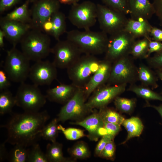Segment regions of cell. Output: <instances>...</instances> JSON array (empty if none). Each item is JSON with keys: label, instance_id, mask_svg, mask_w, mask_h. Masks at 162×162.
<instances>
[{"label": "cell", "instance_id": "2", "mask_svg": "<svg viewBox=\"0 0 162 162\" xmlns=\"http://www.w3.org/2000/svg\"><path fill=\"white\" fill-rule=\"evenodd\" d=\"M67 39L74 43L83 53L95 56L105 53L109 37L101 31L73 30L67 32Z\"/></svg>", "mask_w": 162, "mask_h": 162}, {"label": "cell", "instance_id": "16", "mask_svg": "<svg viewBox=\"0 0 162 162\" xmlns=\"http://www.w3.org/2000/svg\"><path fill=\"white\" fill-rule=\"evenodd\" d=\"M71 124L81 126L88 132L87 137L91 140L97 141L106 134L104 122L98 111H93L82 119L71 122Z\"/></svg>", "mask_w": 162, "mask_h": 162}, {"label": "cell", "instance_id": "19", "mask_svg": "<svg viewBox=\"0 0 162 162\" xmlns=\"http://www.w3.org/2000/svg\"><path fill=\"white\" fill-rule=\"evenodd\" d=\"M128 7L130 18L134 20H148L155 14L150 0H128Z\"/></svg>", "mask_w": 162, "mask_h": 162}, {"label": "cell", "instance_id": "49", "mask_svg": "<svg viewBox=\"0 0 162 162\" xmlns=\"http://www.w3.org/2000/svg\"><path fill=\"white\" fill-rule=\"evenodd\" d=\"M80 0H58L61 4L72 5L78 2Z\"/></svg>", "mask_w": 162, "mask_h": 162}, {"label": "cell", "instance_id": "28", "mask_svg": "<svg viewBox=\"0 0 162 162\" xmlns=\"http://www.w3.org/2000/svg\"><path fill=\"white\" fill-rule=\"evenodd\" d=\"M68 151L71 158L75 160L87 158L90 157L91 154L88 145L82 141L76 142L68 149Z\"/></svg>", "mask_w": 162, "mask_h": 162}, {"label": "cell", "instance_id": "17", "mask_svg": "<svg viewBox=\"0 0 162 162\" xmlns=\"http://www.w3.org/2000/svg\"><path fill=\"white\" fill-rule=\"evenodd\" d=\"M0 26L4 33L5 38L15 46L31 29L29 24L7 20L2 17L0 19Z\"/></svg>", "mask_w": 162, "mask_h": 162}, {"label": "cell", "instance_id": "26", "mask_svg": "<svg viewBox=\"0 0 162 162\" xmlns=\"http://www.w3.org/2000/svg\"><path fill=\"white\" fill-rule=\"evenodd\" d=\"M138 79L142 85L149 88H156L158 86L157 79L152 71L143 64L138 68Z\"/></svg>", "mask_w": 162, "mask_h": 162}, {"label": "cell", "instance_id": "34", "mask_svg": "<svg viewBox=\"0 0 162 162\" xmlns=\"http://www.w3.org/2000/svg\"><path fill=\"white\" fill-rule=\"evenodd\" d=\"M28 148L24 146L16 145L8 152L7 159L11 162L27 161Z\"/></svg>", "mask_w": 162, "mask_h": 162}, {"label": "cell", "instance_id": "44", "mask_svg": "<svg viewBox=\"0 0 162 162\" xmlns=\"http://www.w3.org/2000/svg\"><path fill=\"white\" fill-rule=\"evenodd\" d=\"M21 0H0V13L1 14L13 7Z\"/></svg>", "mask_w": 162, "mask_h": 162}, {"label": "cell", "instance_id": "3", "mask_svg": "<svg viewBox=\"0 0 162 162\" xmlns=\"http://www.w3.org/2000/svg\"><path fill=\"white\" fill-rule=\"evenodd\" d=\"M50 43L49 35L31 29L20 43L22 52L30 61L36 62L46 58L51 53Z\"/></svg>", "mask_w": 162, "mask_h": 162}, {"label": "cell", "instance_id": "21", "mask_svg": "<svg viewBox=\"0 0 162 162\" xmlns=\"http://www.w3.org/2000/svg\"><path fill=\"white\" fill-rule=\"evenodd\" d=\"M152 27L148 20H134L130 18L128 19L124 29L136 39L150 37V32Z\"/></svg>", "mask_w": 162, "mask_h": 162}, {"label": "cell", "instance_id": "51", "mask_svg": "<svg viewBox=\"0 0 162 162\" xmlns=\"http://www.w3.org/2000/svg\"><path fill=\"white\" fill-rule=\"evenodd\" d=\"M158 74L159 78L162 80V69L158 71Z\"/></svg>", "mask_w": 162, "mask_h": 162}, {"label": "cell", "instance_id": "43", "mask_svg": "<svg viewBox=\"0 0 162 162\" xmlns=\"http://www.w3.org/2000/svg\"><path fill=\"white\" fill-rule=\"evenodd\" d=\"M161 51H162V43L160 42L153 40L151 39L149 44L148 50L147 58L150 57L151 54L152 53L154 52L157 53Z\"/></svg>", "mask_w": 162, "mask_h": 162}, {"label": "cell", "instance_id": "45", "mask_svg": "<svg viewBox=\"0 0 162 162\" xmlns=\"http://www.w3.org/2000/svg\"><path fill=\"white\" fill-rule=\"evenodd\" d=\"M152 4L155 14L158 18L160 25L162 26V0H153Z\"/></svg>", "mask_w": 162, "mask_h": 162}, {"label": "cell", "instance_id": "46", "mask_svg": "<svg viewBox=\"0 0 162 162\" xmlns=\"http://www.w3.org/2000/svg\"><path fill=\"white\" fill-rule=\"evenodd\" d=\"M150 36L152 40L162 42V30L155 27L152 26L150 32Z\"/></svg>", "mask_w": 162, "mask_h": 162}, {"label": "cell", "instance_id": "36", "mask_svg": "<svg viewBox=\"0 0 162 162\" xmlns=\"http://www.w3.org/2000/svg\"><path fill=\"white\" fill-rule=\"evenodd\" d=\"M104 5L125 15L129 14L128 0H101Z\"/></svg>", "mask_w": 162, "mask_h": 162}, {"label": "cell", "instance_id": "18", "mask_svg": "<svg viewBox=\"0 0 162 162\" xmlns=\"http://www.w3.org/2000/svg\"><path fill=\"white\" fill-rule=\"evenodd\" d=\"M112 64L104 58L101 60L98 69L83 88L86 100L95 90L106 83L110 76Z\"/></svg>", "mask_w": 162, "mask_h": 162}, {"label": "cell", "instance_id": "8", "mask_svg": "<svg viewBox=\"0 0 162 162\" xmlns=\"http://www.w3.org/2000/svg\"><path fill=\"white\" fill-rule=\"evenodd\" d=\"M20 83L15 96L16 105L25 112L39 111L46 102V95L42 93L37 86L24 82Z\"/></svg>", "mask_w": 162, "mask_h": 162}, {"label": "cell", "instance_id": "22", "mask_svg": "<svg viewBox=\"0 0 162 162\" xmlns=\"http://www.w3.org/2000/svg\"><path fill=\"white\" fill-rule=\"evenodd\" d=\"M30 2L29 0H26L22 5L2 18L7 20L30 24L31 20L30 10L28 8Z\"/></svg>", "mask_w": 162, "mask_h": 162}, {"label": "cell", "instance_id": "25", "mask_svg": "<svg viewBox=\"0 0 162 162\" xmlns=\"http://www.w3.org/2000/svg\"><path fill=\"white\" fill-rule=\"evenodd\" d=\"M52 25L50 35L57 41L60 37L66 32V24L65 14L59 10L53 14L50 18Z\"/></svg>", "mask_w": 162, "mask_h": 162}, {"label": "cell", "instance_id": "24", "mask_svg": "<svg viewBox=\"0 0 162 162\" xmlns=\"http://www.w3.org/2000/svg\"><path fill=\"white\" fill-rule=\"evenodd\" d=\"M63 145L56 141L48 143L46 147L45 153L49 162H73L75 160L71 158L64 156Z\"/></svg>", "mask_w": 162, "mask_h": 162}, {"label": "cell", "instance_id": "35", "mask_svg": "<svg viewBox=\"0 0 162 162\" xmlns=\"http://www.w3.org/2000/svg\"><path fill=\"white\" fill-rule=\"evenodd\" d=\"M28 149L26 162H49L45 154L41 151L38 143L34 144Z\"/></svg>", "mask_w": 162, "mask_h": 162}, {"label": "cell", "instance_id": "52", "mask_svg": "<svg viewBox=\"0 0 162 162\" xmlns=\"http://www.w3.org/2000/svg\"><path fill=\"white\" fill-rule=\"evenodd\" d=\"M30 2H35L37 0H29Z\"/></svg>", "mask_w": 162, "mask_h": 162}, {"label": "cell", "instance_id": "47", "mask_svg": "<svg viewBox=\"0 0 162 162\" xmlns=\"http://www.w3.org/2000/svg\"><path fill=\"white\" fill-rule=\"evenodd\" d=\"M6 142L1 144L0 146V161H2L7 159L8 153L7 152L5 146Z\"/></svg>", "mask_w": 162, "mask_h": 162}, {"label": "cell", "instance_id": "39", "mask_svg": "<svg viewBox=\"0 0 162 162\" xmlns=\"http://www.w3.org/2000/svg\"><path fill=\"white\" fill-rule=\"evenodd\" d=\"M114 137L106 134L102 136L97 143L94 150L95 156L99 157L101 152L106 145L110 142L114 140Z\"/></svg>", "mask_w": 162, "mask_h": 162}, {"label": "cell", "instance_id": "33", "mask_svg": "<svg viewBox=\"0 0 162 162\" xmlns=\"http://www.w3.org/2000/svg\"><path fill=\"white\" fill-rule=\"evenodd\" d=\"M114 101L117 110L121 112L129 114L134 111L136 103V99L135 98H128L119 96L116 97Z\"/></svg>", "mask_w": 162, "mask_h": 162}, {"label": "cell", "instance_id": "29", "mask_svg": "<svg viewBox=\"0 0 162 162\" xmlns=\"http://www.w3.org/2000/svg\"><path fill=\"white\" fill-rule=\"evenodd\" d=\"M16 105L15 96L8 89L1 91L0 93V114L3 115L11 113L14 106Z\"/></svg>", "mask_w": 162, "mask_h": 162}, {"label": "cell", "instance_id": "13", "mask_svg": "<svg viewBox=\"0 0 162 162\" xmlns=\"http://www.w3.org/2000/svg\"><path fill=\"white\" fill-rule=\"evenodd\" d=\"M60 4L58 0H37L33 2L30 10L31 29L42 31L43 25L59 10Z\"/></svg>", "mask_w": 162, "mask_h": 162}, {"label": "cell", "instance_id": "20", "mask_svg": "<svg viewBox=\"0 0 162 162\" xmlns=\"http://www.w3.org/2000/svg\"><path fill=\"white\" fill-rule=\"evenodd\" d=\"M78 88L71 83L67 85L61 83L46 91V98L50 101L63 104L73 96Z\"/></svg>", "mask_w": 162, "mask_h": 162}, {"label": "cell", "instance_id": "7", "mask_svg": "<svg viewBox=\"0 0 162 162\" xmlns=\"http://www.w3.org/2000/svg\"><path fill=\"white\" fill-rule=\"evenodd\" d=\"M86 100L83 89L78 88L73 96L61 108L57 118L58 122L80 121L92 113L94 110L87 106Z\"/></svg>", "mask_w": 162, "mask_h": 162}, {"label": "cell", "instance_id": "12", "mask_svg": "<svg viewBox=\"0 0 162 162\" xmlns=\"http://www.w3.org/2000/svg\"><path fill=\"white\" fill-rule=\"evenodd\" d=\"M54 57L53 62L57 68L67 69L74 63L83 53L74 43L66 39L57 41L51 49Z\"/></svg>", "mask_w": 162, "mask_h": 162}, {"label": "cell", "instance_id": "42", "mask_svg": "<svg viewBox=\"0 0 162 162\" xmlns=\"http://www.w3.org/2000/svg\"><path fill=\"white\" fill-rule=\"evenodd\" d=\"M10 81L4 70H0V91L7 89L11 85Z\"/></svg>", "mask_w": 162, "mask_h": 162}, {"label": "cell", "instance_id": "27", "mask_svg": "<svg viewBox=\"0 0 162 162\" xmlns=\"http://www.w3.org/2000/svg\"><path fill=\"white\" fill-rule=\"evenodd\" d=\"M151 40L150 37H146L135 41L130 53L133 58L146 59L147 58L149 44Z\"/></svg>", "mask_w": 162, "mask_h": 162}, {"label": "cell", "instance_id": "38", "mask_svg": "<svg viewBox=\"0 0 162 162\" xmlns=\"http://www.w3.org/2000/svg\"><path fill=\"white\" fill-rule=\"evenodd\" d=\"M116 146L113 140L110 142L106 145L99 157L112 160L114 158Z\"/></svg>", "mask_w": 162, "mask_h": 162}, {"label": "cell", "instance_id": "30", "mask_svg": "<svg viewBox=\"0 0 162 162\" xmlns=\"http://www.w3.org/2000/svg\"><path fill=\"white\" fill-rule=\"evenodd\" d=\"M128 90L146 100H156L162 102V96L152 91L150 88L133 84L128 88Z\"/></svg>", "mask_w": 162, "mask_h": 162}, {"label": "cell", "instance_id": "50", "mask_svg": "<svg viewBox=\"0 0 162 162\" xmlns=\"http://www.w3.org/2000/svg\"><path fill=\"white\" fill-rule=\"evenodd\" d=\"M5 38V35L4 32L0 29V47L3 48L4 46V38Z\"/></svg>", "mask_w": 162, "mask_h": 162}, {"label": "cell", "instance_id": "31", "mask_svg": "<svg viewBox=\"0 0 162 162\" xmlns=\"http://www.w3.org/2000/svg\"><path fill=\"white\" fill-rule=\"evenodd\" d=\"M99 112L104 122L113 123L122 125L125 119L114 109L107 106L99 109Z\"/></svg>", "mask_w": 162, "mask_h": 162}, {"label": "cell", "instance_id": "40", "mask_svg": "<svg viewBox=\"0 0 162 162\" xmlns=\"http://www.w3.org/2000/svg\"><path fill=\"white\" fill-rule=\"evenodd\" d=\"M121 125L110 122H104L106 134L115 138L121 130Z\"/></svg>", "mask_w": 162, "mask_h": 162}, {"label": "cell", "instance_id": "14", "mask_svg": "<svg viewBox=\"0 0 162 162\" xmlns=\"http://www.w3.org/2000/svg\"><path fill=\"white\" fill-rule=\"evenodd\" d=\"M127 85V84L103 85L92 93L86 101V105L92 110L107 106L116 97L125 92Z\"/></svg>", "mask_w": 162, "mask_h": 162}, {"label": "cell", "instance_id": "6", "mask_svg": "<svg viewBox=\"0 0 162 162\" xmlns=\"http://www.w3.org/2000/svg\"><path fill=\"white\" fill-rule=\"evenodd\" d=\"M133 58L129 55L112 63L107 85H131L138 80V68L134 64Z\"/></svg>", "mask_w": 162, "mask_h": 162}, {"label": "cell", "instance_id": "15", "mask_svg": "<svg viewBox=\"0 0 162 162\" xmlns=\"http://www.w3.org/2000/svg\"><path fill=\"white\" fill-rule=\"evenodd\" d=\"M57 75V67L53 62L41 60L31 67L28 77L33 84L38 86L50 85Z\"/></svg>", "mask_w": 162, "mask_h": 162}, {"label": "cell", "instance_id": "4", "mask_svg": "<svg viewBox=\"0 0 162 162\" xmlns=\"http://www.w3.org/2000/svg\"><path fill=\"white\" fill-rule=\"evenodd\" d=\"M101 60L95 56L84 54L67 69L72 84L83 88L98 69Z\"/></svg>", "mask_w": 162, "mask_h": 162}, {"label": "cell", "instance_id": "1", "mask_svg": "<svg viewBox=\"0 0 162 162\" xmlns=\"http://www.w3.org/2000/svg\"><path fill=\"white\" fill-rule=\"evenodd\" d=\"M50 118L46 110L12 114L6 124L2 126L7 130L5 142L13 145L31 146L40 137V133Z\"/></svg>", "mask_w": 162, "mask_h": 162}, {"label": "cell", "instance_id": "48", "mask_svg": "<svg viewBox=\"0 0 162 162\" xmlns=\"http://www.w3.org/2000/svg\"><path fill=\"white\" fill-rule=\"evenodd\" d=\"M146 106L152 107L154 109L160 114L162 119V105L156 106L151 105L148 104L146 105Z\"/></svg>", "mask_w": 162, "mask_h": 162}, {"label": "cell", "instance_id": "37", "mask_svg": "<svg viewBox=\"0 0 162 162\" xmlns=\"http://www.w3.org/2000/svg\"><path fill=\"white\" fill-rule=\"evenodd\" d=\"M58 129L68 140H76L86 136L84 134V130L79 128H65L61 125L58 124Z\"/></svg>", "mask_w": 162, "mask_h": 162}, {"label": "cell", "instance_id": "23", "mask_svg": "<svg viewBox=\"0 0 162 162\" xmlns=\"http://www.w3.org/2000/svg\"><path fill=\"white\" fill-rule=\"evenodd\" d=\"M122 125L125 128L128 133L126 138L122 144H125L133 138L140 136L144 128L141 119L139 117L135 116L128 119L125 118Z\"/></svg>", "mask_w": 162, "mask_h": 162}, {"label": "cell", "instance_id": "10", "mask_svg": "<svg viewBox=\"0 0 162 162\" xmlns=\"http://www.w3.org/2000/svg\"><path fill=\"white\" fill-rule=\"evenodd\" d=\"M68 18L78 28L90 30L97 20V4L89 1L73 4L69 12Z\"/></svg>", "mask_w": 162, "mask_h": 162}, {"label": "cell", "instance_id": "41", "mask_svg": "<svg viewBox=\"0 0 162 162\" xmlns=\"http://www.w3.org/2000/svg\"><path fill=\"white\" fill-rule=\"evenodd\" d=\"M148 64L156 68H162V51L157 52L153 56L147 58Z\"/></svg>", "mask_w": 162, "mask_h": 162}, {"label": "cell", "instance_id": "5", "mask_svg": "<svg viewBox=\"0 0 162 162\" xmlns=\"http://www.w3.org/2000/svg\"><path fill=\"white\" fill-rule=\"evenodd\" d=\"M30 60L16 46L7 51L4 70L12 81L24 82L28 77L31 67Z\"/></svg>", "mask_w": 162, "mask_h": 162}, {"label": "cell", "instance_id": "32", "mask_svg": "<svg viewBox=\"0 0 162 162\" xmlns=\"http://www.w3.org/2000/svg\"><path fill=\"white\" fill-rule=\"evenodd\" d=\"M58 122L57 118H55L45 125L40 133V137L52 142H56L59 131L58 129Z\"/></svg>", "mask_w": 162, "mask_h": 162}, {"label": "cell", "instance_id": "9", "mask_svg": "<svg viewBox=\"0 0 162 162\" xmlns=\"http://www.w3.org/2000/svg\"><path fill=\"white\" fill-rule=\"evenodd\" d=\"M136 39L124 29L110 35L104 58L112 63L122 57L130 55Z\"/></svg>", "mask_w": 162, "mask_h": 162}, {"label": "cell", "instance_id": "11", "mask_svg": "<svg viewBox=\"0 0 162 162\" xmlns=\"http://www.w3.org/2000/svg\"><path fill=\"white\" fill-rule=\"evenodd\" d=\"M97 6V20L101 31L110 35L124 29L128 20L126 15L105 5Z\"/></svg>", "mask_w": 162, "mask_h": 162}]
</instances>
